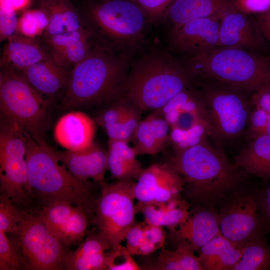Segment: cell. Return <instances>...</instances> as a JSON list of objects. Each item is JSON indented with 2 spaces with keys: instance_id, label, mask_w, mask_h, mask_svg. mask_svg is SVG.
I'll list each match as a JSON object with an SVG mask.
<instances>
[{
  "instance_id": "obj_1",
  "label": "cell",
  "mask_w": 270,
  "mask_h": 270,
  "mask_svg": "<svg viewBox=\"0 0 270 270\" xmlns=\"http://www.w3.org/2000/svg\"><path fill=\"white\" fill-rule=\"evenodd\" d=\"M166 162L182 176L186 197L198 206L216 208L222 204L238 188L246 173L208 140L172 150Z\"/></svg>"
},
{
  "instance_id": "obj_2",
  "label": "cell",
  "mask_w": 270,
  "mask_h": 270,
  "mask_svg": "<svg viewBox=\"0 0 270 270\" xmlns=\"http://www.w3.org/2000/svg\"><path fill=\"white\" fill-rule=\"evenodd\" d=\"M198 79L186 62L166 52H149L130 65L114 101L124 100L142 112H153Z\"/></svg>"
},
{
  "instance_id": "obj_3",
  "label": "cell",
  "mask_w": 270,
  "mask_h": 270,
  "mask_svg": "<svg viewBox=\"0 0 270 270\" xmlns=\"http://www.w3.org/2000/svg\"><path fill=\"white\" fill-rule=\"evenodd\" d=\"M130 55L96 44L70 70L61 104L66 109L114 102L129 70Z\"/></svg>"
},
{
  "instance_id": "obj_4",
  "label": "cell",
  "mask_w": 270,
  "mask_h": 270,
  "mask_svg": "<svg viewBox=\"0 0 270 270\" xmlns=\"http://www.w3.org/2000/svg\"><path fill=\"white\" fill-rule=\"evenodd\" d=\"M26 136L28 180L39 207L64 202L82 207L94 215L100 192L96 191L94 184L72 175L52 148L38 144L26 132Z\"/></svg>"
},
{
  "instance_id": "obj_5",
  "label": "cell",
  "mask_w": 270,
  "mask_h": 270,
  "mask_svg": "<svg viewBox=\"0 0 270 270\" xmlns=\"http://www.w3.org/2000/svg\"><path fill=\"white\" fill-rule=\"evenodd\" d=\"M198 77L214 80L252 94L270 86V56L243 48L218 47L189 56Z\"/></svg>"
},
{
  "instance_id": "obj_6",
  "label": "cell",
  "mask_w": 270,
  "mask_h": 270,
  "mask_svg": "<svg viewBox=\"0 0 270 270\" xmlns=\"http://www.w3.org/2000/svg\"><path fill=\"white\" fill-rule=\"evenodd\" d=\"M50 101L34 90L21 72L0 66L1 122L17 126L38 144L48 146Z\"/></svg>"
},
{
  "instance_id": "obj_7",
  "label": "cell",
  "mask_w": 270,
  "mask_h": 270,
  "mask_svg": "<svg viewBox=\"0 0 270 270\" xmlns=\"http://www.w3.org/2000/svg\"><path fill=\"white\" fill-rule=\"evenodd\" d=\"M88 17L90 27L104 46L128 55L142 43L150 22L132 0H104L90 6Z\"/></svg>"
},
{
  "instance_id": "obj_8",
  "label": "cell",
  "mask_w": 270,
  "mask_h": 270,
  "mask_svg": "<svg viewBox=\"0 0 270 270\" xmlns=\"http://www.w3.org/2000/svg\"><path fill=\"white\" fill-rule=\"evenodd\" d=\"M200 78V77H199ZM197 86L217 139H234L246 132L254 108L247 92L208 78Z\"/></svg>"
},
{
  "instance_id": "obj_9",
  "label": "cell",
  "mask_w": 270,
  "mask_h": 270,
  "mask_svg": "<svg viewBox=\"0 0 270 270\" xmlns=\"http://www.w3.org/2000/svg\"><path fill=\"white\" fill-rule=\"evenodd\" d=\"M40 212H26L14 230L6 234L26 270H62L69 248L56 237Z\"/></svg>"
},
{
  "instance_id": "obj_10",
  "label": "cell",
  "mask_w": 270,
  "mask_h": 270,
  "mask_svg": "<svg viewBox=\"0 0 270 270\" xmlns=\"http://www.w3.org/2000/svg\"><path fill=\"white\" fill-rule=\"evenodd\" d=\"M26 132L1 122L0 132V196L10 198L27 212H40L28 176Z\"/></svg>"
},
{
  "instance_id": "obj_11",
  "label": "cell",
  "mask_w": 270,
  "mask_h": 270,
  "mask_svg": "<svg viewBox=\"0 0 270 270\" xmlns=\"http://www.w3.org/2000/svg\"><path fill=\"white\" fill-rule=\"evenodd\" d=\"M168 122L172 150H183L216 137L196 83L158 110Z\"/></svg>"
},
{
  "instance_id": "obj_12",
  "label": "cell",
  "mask_w": 270,
  "mask_h": 270,
  "mask_svg": "<svg viewBox=\"0 0 270 270\" xmlns=\"http://www.w3.org/2000/svg\"><path fill=\"white\" fill-rule=\"evenodd\" d=\"M99 184L92 223L107 241L110 250H115L125 240L128 231L135 223V182L116 180Z\"/></svg>"
},
{
  "instance_id": "obj_13",
  "label": "cell",
  "mask_w": 270,
  "mask_h": 270,
  "mask_svg": "<svg viewBox=\"0 0 270 270\" xmlns=\"http://www.w3.org/2000/svg\"><path fill=\"white\" fill-rule=\"evenodd\" d=\"M222 204L218 212L223 236L238 245L264 238L266 229L260 212L258 196L238 188Z\"/></svg>"
},
{
  "instance_id": "obj_14",
  "label": "cell",
  "mask_w": 270,
  "mask_h": 270,
  "mask_svg": "<svg viewBox=\"0 0 270 270\" xmlns=\"http://www.w3.org/2000/svg\"><path fill=\"white\" fill-rule=\"evenodd\" d=\"M184 184L182 176L168 162L154 164L144 168L135 182L136 204H160L180 198Z\"/></svg>"
},
{
  "instance_id": "obj_15",
  "label": "cell",
  "mask_w": 270,
  "mask_h": 270,
  "mask_svg": "<svg viewBox=\"0 0 270 270\" xmlns=\"http://www.w3.org/2000/svg\"><path fill=\"white\" fill-rule=\"evenodd\" d=\"M40 215L54 235L69 248L84 240L94 218L87 210L64 202L42 208Z\"/></svg>"
},
{
  "instance_id": "obj_16",
  "label": "cell",
  "mask_w": 270,
  "mask_h": 270,
  "mask_svg": "<svg viewBox=\"0 0 270 270\" xmlns=\"http://www.w3.org/2000/svg\"><path fill=\"white\" fill-rule=\"evenodd\" d=\"M224 12L194 19L171 30V46L188 56L218 47L220 25Z\"/></svg>"
},
{
  "instance_id": "obj_17",
  "label": "cell",
  "mask_w": 270,
  "mask_h": 270,
  "mask_svg": "<svg viewBox=\"0 0 270 270\" xmlns=\"http://www.w3.org/2000/svg\"><path fill=\"white\" fill-rule=\"evenodd\" d=\"M265 42L256 19L234 10L224 13L220 25L218 47L257 52L266 50Z\"/></svg>"
},
{
  "instance_id": "obj_18",
  "label": "cell",
  "mask_w": 270,
  "mask_h": 270,
  "mask_svg": "<svg viewBox=\"0 0 270 270\" xmlns=\"http://www.w3.org/2000/svg\"><path fill=\"white\" fill-rule=\"evenodd\" d=\"M170 230V236L178 246L183 244L194 252L220 234L218 212L216 208L198 206L188 220Z\"/></svg>"
},
{
  "instance_id": "obj_19",
  "label": "cell",
  "mask_w": 270,
  "mask_h": 270,
  "mask_svg": "<svg viewBox=\"0 0 270 270\" xmlns=\"http://www.w3.org/2000/svg\"><path fill=\"white\" fill-rule=\"evenodd\" d=\"M52 150L59 160L76 178L84 180L91 179L98 183L104 181L108 169L107 151L94 142L80 151Z\"/></svg>"
},
{
  "instance_id": "obj_20",
  "label": "cell",
  "mask_w": 270,
  "mask_h": 270,
  "mask_svg": "<svg viewBox=\"0 0 270 270\" xmlns=\"http://www.w3.org/2000/svg\"><path fill=\"white\" fill-rule=\"evenodd\" d=\"M96 124L86 114L72 111L59 118L54 128V137L66 150H82L94 143Z\"/></svg>"
},
{
  "instance_id": "obj_21",
  "label": "cell",
  "mask_w": 270,
  "mask_h": 270,
  "mask_svg": "<svg viewBox=\"0 0 270 270\" xmlns=\"http://www.w3.org/2000/svg\"><path fill=\"white\" fill-rule=\"evenodd\" d=\"M170 128L158 110L140 122L132 138V148L137 156L156 155L169 146Z\"/></svg>"
},
{
  "instance_id": "obj_22",
  "label": "cell",
  "mask_w": 270,
  "mask_h": 270,
  "mask_svg": "<svg viewBox=\"0 0 270 270\" xmlns=\"http://www.w3.org/2000/svg\"><path fill=\"white\" fill-rule=\"evenodd\" d=\"M70 70L50 58L38 62L22 72L34 90L51 100L64 92Z\"/></svg>"
},
{
  "instance_id": "obj_23",
  "label": "cell",
  "mask_w": 270,
  "mask_h": 270,
  "mask_svg": "<svg viewBox=\"0 0 270 270\" xmlns=\"http://www.w3.org/2000/svg\"><path fill=\"white\" fill-rule=\"evenodd\" d=\"M52 58L44 44L36 38L20 34L8 40L2 51L0 66H5L22 72L32 65Z\"/></svg>"
},
{
  "instance_id": "obj_24",
  "label": "cell",
  "mask_w": 270,
  "mask_h": 270,
  "mask_svg": "<svg viewBox=\"0 0 270 270\" xmlns=\"http://www.w3.org/2000/svg\"><path fill=\"white\" fill-rule=\"evenodd\" d=\"M235 0H174L166 10V18L174 29L190 20L232 10Z\"/></svg>"
},
{
  "instance_id": "obj_25",
  "label": "cell",
  "mask_w": 270,
  "mask_h": 270,
  "mask_svg": "<svg viewBox=\"0 0 270 270\" xmlns=\"http://www.w3.org/2000/svg\"><path fill=\"white\" fill-rule=\"evenodd\" d=\"M244 244L238 245L220 233L218 234L199 250L202 270H230L240 260Z\"/></svg>"
},
{
  "instance_id": "obj_26",
  "label": "cell",
  "mask_w": 270,
  "mask_h": 270,
  "mask_svg": "<svg viewBox=\"0 0 270 270\" xmlns=\"http://www.w3.org/2000/svg\"><path fill=\"white\" fill-rule=\"evenodd\" d=\"M40 6L49 20L44 38L89 27L68 0H41Z\"/></svg>"
},
{
  "instance_id": "obj_27",
  "label": "cell",
  "mask_w": 270,
  "mask_h": 270,
  "mask_svg": "<svg viewBox=\"0 0 270 270\" xmlns=\"http://www.w3.org/2000/svg\"><path fill=\"white\" fill-rule=\"evenodd\" d=\"M247 174L270 180V135H263L248 140L235 158L234 164Z\"/></svg>"
},
{
  "instance_id": "obj_28",
  "label": "cell",
  "mask_w": 270,
  "mask_h": 270,
  "mask_svg": "<svg viewBox=\"0 0 270 270\" xmlns=\"http://www.w3.org/2000/svg\"><path fill=\"white\" fill-rule=\"evenodd\" d=\"M153 268L159 270H202L198 256L183 244L177 246L172 250L162 248Z\"/></svg>"
},
{
  "instance_id": "obj_29",
  "label": "cell",
  "mask_w": 270,
  "mask_h": 270,
  "mask_svg": "<svg viewBox=\"0 0 270 270\" xmlns=\"http://www.w3.org/2000/svg\"><path fill=\"white\" fill-rule=\"evenodd\" d=\"M270 268V246L264 239L246 242L240 260L230 270H264Z\"/></svg>"
},
{
  "instance_id": "obj_30",
  "label": "cell",
  "mask_w": 270,
  "mask_h": 270,
  "mask_svg": "<svg viewBox=\"0 0 270 270\" xmlns=\"http://www.w3.org/2000/svg\"><path fill=\"white\" fill-rule=\"evenodd\" d=\"M142 112L130 104L127 112L116 122L105 126L110 140L132 142L135 132L141 121Z\"/></svg>"
},
{
  "instance_id": "obj_31",
  "label": "cell",
  "mask_w": 270,
  "mask_h": 270,
  "mask_svg": "<svg viewBox=\"0 0 270 270\" xmlns=\"http://www.w3.org/2000/svg\"><path fill=\"white\" fill-rule=\"evenodd\" d=\"M94 33L88 34L52 54V57L60 64L72 69L84 59L96 44L92 43Z\"/></svg>"
},
{
  "instance_id": "obj_32",
  "label": "cell",
  "mask_w": 270,
  "mask_h": 270,
  "mask_svg": "<svg viewBox=\"0 0 270 270\" xmlns=\"http://www.w3.org/2000/svg\"><path fill=\"white\" fill-rule=\"evenodd\" d=\"M108 168L116 180H137L143 168L140 162H135L107 150Z\"/></svg>"
},
{
  "instance_id": "obj_33",
  "label": "cell",
  "mask_w": 270,
  "mask_h": 270,
  "mask_svg": "<svg viewBox=\"0 0 270 270\" xmlns=\"http://www.w3.org/2000/svg\"><path fill=\"white\" fill-rule=\"evenodd\" d=\"M48 22L47 15L41 8L26 10L18 18V34L36 38L44 34Z\"/></svg>"
},
{
  "instance_id": "obj_34",
  "label": "cell",
  "mask_w": 270,
  "mask_h": 270,
  "mask_svg": "<svg viewBox=\"0 0 270 270\" xmlns=\"http://www.w3.org/2000/svg\"><path fill=\"white\" fill-rule=\"evenodd\" d=\"M26 212L10 198L0 195V232L10 233Z\"/></svg>"
},
{
  "instance_id": "obj_35",
  "label": "cell",
  "mask_w": 270,
  "mask_h": 270,
  "mask_svg": "<svg viewBox=\"0 0 270 270\" xmlns=\"http://www.w3.org/2000/svg\"><path fill=\"white\" fill-rule=\"evenodd\" d=\"M109 249L108 242L98 230L88 232L84 240L75 250H70L65 258L87 257Z\"/></svg>"
},
{
  "instance_id": "obj_36",
  "label": "cell",
  "mask_w": 270,
  "mask_h": 270,
  "mask_svg": "<svg viewBox=\"0 0 270 270\" xmlns=\"http://www.w3.org/2000/svg\"><path fill=\"white\" fill-rule=\"evenodd\" d=\"M107 270H140L141 267L136 262L126 247L120 245L115 250L106 253Z\"/></svg>"
},
{
  "instance_id": "obj_37",
  "label": "cell",
  "mask_w": 270,
  "mask_h": 270,
  "mask_svg": "<svg viewBox=\"0 0 270 270\" xmlns=\"http://www.w3.org/2000/svg\"><path fill=\"white\" fill-rule=\"evenodd\" d=\"M106 253L99 252L87 257L65 258L66 270H107Z\"/></svg>"
},
{
  "instance_id": "obj_38",
  "label": "cell",
  "mask_w": 270,
  "mask_h": 270,
  "mask_svg": "<svg viewBox=\"0 0 270 270\" xmlns=\"http://www.w3.org/2000/svg\"><path fill=\"white\" fill-rule=\"evenodd\" d=\"M130 104L124 100H118L106 106L95 118L96 124L103 128L116 122L127 112Z\"/></svg>"
},
{
  "instance_id": "obj_39",
  "label": "cell",
  "mask_w": 270,
  "mask_h": 270,
  "mask_svg": "<svg viewBox=\"0 0 270 270\" xmlns=\"http://www.w3.org/2000/svg\"><path fill=\"white\" fill-rule=\"evenodd\" d=\"M24 270L18 256L7 234L0 232V270Z\"/></svg>"
},
{
  "instance_id": "obj_40",
  "label": "cell",
  "mask_w": 270,
  "mask_h": 270,
  "mask_svg": "<svg viewBox=\"0 0 270 270\" xmlns=\"http://www.w3.org/2000/svg\"><path fill=\"white\" fill-rule=\"evenodd\" d=\"M144 12L150 22H156L164 16L174 0H132Z\"/></svg>"
},
{
  "instance_id": "obj_41",
  "label": "cell",
  "mask_w": 270,
  "mask_h": 270,
  "mask_svg": "<svg viewBox=\"0 0 270 270\" xmlns=\"http://www.w3.org/2000/svg\"><path fill=\"white\" fill-rule=\"evenodd\" d=\"M268 112L258 107H254L246 130L248 140L260 136L266 125Z\"/></svg>"
},
{
  "instance_id": "obj_42",
  "label": "cell",
  "mask_w": 270,
  "mask_h": 270,
  "mask_svg": "<svg viewBox=\"0 0 270 270\" xmlns=\"http://www.w3.org/2000/svg\"><path fill=\"white\" fill-rule=\"evenodd\" d=\"M18 22L16 12L7 11L0 8V41L8 40L18 33Z\"/></svg>"
},
{
  "instance_id": "obj_43",
  "label": "cell",
  "mask_w": 270,
  "mask_h": 270,
  "mask_svg": "<svg viewBox=\"0 0 270 270\" xmlns=\"http://www.w3.org/2000/svg\"><path fill=\"white\" fill-rule=\"evenodd\" d=\"M270 8V0H235L232 10L246 14H260Z\"/></svg>"
},
{
  "instance_id": "obj_44",
  "label": "cell",
  "mask_w": 270,
  "mask_h": 270,
  "mask_svg": "<svg viewBox=\"0 0 270 270\" xmlns=\"http://www.w3.org/2000/svg\"><path fill=\"white\" fill-rule=\"evenodd\" d=\"M145 225L146 223L144 224L135 222L126 234V247L132 256L136 254L138 248L144 238Z\"/></svg>"
},
{
  "instance_id": "obj_45",
  "label": "cell",
  "mask_w": 270,
  "mask_h": 270,
  "mask_svg": "<svg viewBox=\"0 0 270 270\" xmlns=\"http://www.w3.org/2000/svg\"><path fill=\"white\" fill-rule=\"evenodd\" d=\"M144 238L154 244L158 249L164 248L166 233L163 226L146 224Z\"/></svg>"
},
{
  "instance_id": "obj_46",
  "label": "cell",
  "mask_w": 270,
  "mask_h": 270,
  "mask_svg": "<svg viewBox=\"0 0 270 270\" xmlns=\"http://www.w3.org/2000/svg\"><path fill=\"white\" fill-rule=\"evenodd\" d=\"M260 210L267 231L270 232V185L258 196Z\"/></svg>"
},
{
  "instance_id": "obj_47",
  "label": "cell",
  "mask_w": 270,
  "mask_h": 270,
  "mask_svg": "<svg viewBox=\"0 0 270 270\" xmlns=\"http://www.w3.org/2000/svg\"><path fill=\"white\" fill-rule=\"evenodd\" d=\"M250 98L254 107L260 108L270 113V86L252 93Z\"/></svg>"
},
{
  "instance_id": "obj_48",
  "label": "cell",
  "mask_w": 270,
  "mask_h": 270,
  "mask_svg": "<svg viewBox=\"0 0 270 270\" xmlns=\"http://www.w3.org/2000/svg\"><path fill=\"white\" fill-rule=\"evenodd\" d=\"M256 19L265 40L270 44V8L258 14Z\"/></svg>"
},
{
  "instance_id": "obj_49",
  "label": "cell",
  "mask_w": 270,
  "mask_h": 270,
  "mask_svg": "<svg viewBox=\"0 0 270 270\" xmlns=\"http://www.w3.org/2000/svg\"><path fill=\"white\" fill-rule=\"evenodd\" d=\"M29 2L30 0H0V8L16 12L26 7Z\"/></svg>"
},
{
  "instance_id": "obj_50",
  "label": "cell",
  "mask_w": 270,
  "mask_h": 270,
  "mask_svg": "<svg viewBox=\"0 0 270 270\" xmlns=\"http://www.w3.org/2000/svg\"><path fill=\"white\" fill-rule=\"evenodd\" d=\"M158 248L154 244L144 238L138 248L135 255L148 256L154 252Z\"/></svg>"
},
{
  "instance_id": "obj_51",
  "label": "cell",
  "mask_w": 270,
  "mask_h": 270,
  "mask_svg": "<svg viewBox=\"0 0 270 270\" xmlns=\"http://www.w3.org/2000/svg\"><path fill=\"white\" fill-rule=\"evenodd\" d=\"M263 135H270V113L268 114L266 125L261 134V136Z\"/></svg>"
}]
</instances>
